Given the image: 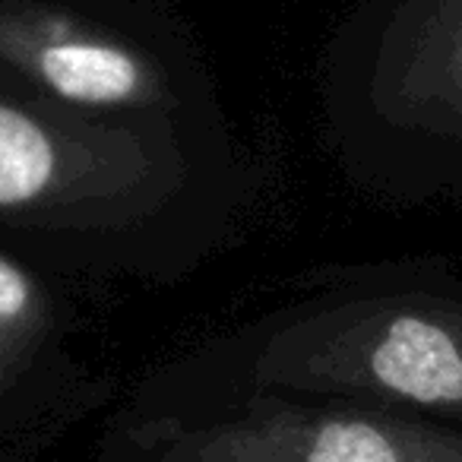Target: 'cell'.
<instances>
[{"label":"cell","instance_id":"1","mask_svg":"<svg viewBox=\"0 0 462 462\" xmlns=\"http://www.w3.org/2000/svg\"><path fill=\"white\" fill-rule=\"evenodd\" d=\"M263 171L235 127L0 92V245L86 285H174L247 231Z\"/></svg>","mask_w":462,"mask_h":462},{"label":"cell","instance_id":"2","mask_svg":"<svg viewBox=\"0 0 462 462\" xmlns=\"http://www.w3.org/2000/svg\"><path fill=\"white\" fill-rule=\"evenodd\" d=\"M285 393L462 421V266H333L295 298L168 358L136 399Z\"/></svg>","mask_w":462,"mask_h":462},{"label":"cell","instance_id":"3","mask_svg":"<svg viewBox=\"0 0 462 462\" xmlns=\"http://www.w3.org/2000/svg\"><path fill=\"white\" fill-rule=\"evenodd\" d=\"M329 155L377 203H462V0H355L317 64Z\"/></svg>","mask_w":462,"mask_h":462},{"label":"cell","instance_id":"4","mask_svg":"<svg viewBox=\"0 0 462 462\" xmlns=\"http://www.w3.org/2000/svg\"><path fill=\"white\" fill-rule=\"evenodd\" d=\"M0 92L86 115L231 127L180 0H0Z\"/></svg>","mask_w":462,"mask_h":462},{"label":"cell","instance_id":"5","mask_svg":"<svg viewBox=\"0 0 462 462\" xmlns=\"http://www.w3.org/2000/svg\"><path fill=\"white\" fill-rule=\"evenodd\" d=\"M92 462H462V430L346 399L127 396Z\"/></svg>","mask_w":462,"mask_h":462},{"label":"cell","instance_id":"6","mask_svg":"<svg viewBox=\"0 0 462 462\" xmlns=\"http://www.w3.org/2000/svg\"><path fill=\"white\" fill-rule=\"evenodd\" d=\"M92 289L0 245V447L42 456L117 399L86 348Z\"/></svg>","mask_w":462,"mask_h":462},{"label":"cell","instance_id":"7","mask_svg":"<svg viewBox=\"0 0 462 462\" xmlns=\"http://www.w3.org/2000/svg\"><path fill=\"white\" fill-rule=\"evenodd\" d=\"M0 462H42V456H35V453H26V449L0 447Z\"/></svg>","mask_w":462,"mask_h":462}]
</instances>
